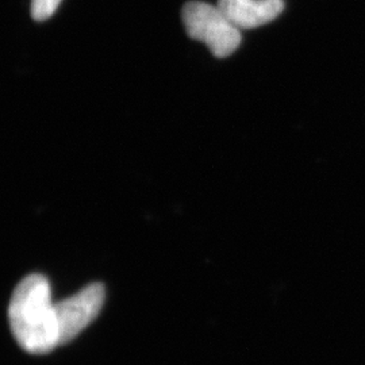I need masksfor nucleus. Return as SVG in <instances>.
I'll return each mask as SVG.
<instances>
[{
  "label": "nucleus",
  "instance_id": "1",
  "mask_svg": "<svg viewBox=\"0 0 365 365\" xmlns=\"http://www.w3.org/2000/svg\"><path fill=\"white\" fill-rule=\"evenodd\" d=\"M9 321L19 346L31 354H45L60 346L56 303L49 280L30 274L14 289Z\"/></svg>",
  "mask_w": 365,
  "mask_h": 365
},
{
  "label": "nucleus",
  "instance_id": "2",
  "mask_svg": "<svg viewBox=\"0 0 365 365\" xmlns=\"http://www.w3.org/2000/svg\"><path fill=\"white\" fill-rule=\"evenodd\" d=\"M182 24L190 38L202 41L217 58H225L238 49L241 33L217 6L190 1L182 7Z\"/></svg>",
  "mask_w": 365,
  "mask_h": 365
},
{
  "label": "nucleus",
  "instance_id": "3",
  "mask_svg": "<svg viewBox=\"0 0 365 365\" xmlns=\"http://www.w3.org/2000/svg\"><path fill=\"white\" fill-rule=\"evenodd\" d=\"M105 297L103 284L93 283L76 295L56 303L60 345L72 341L91 324L101 312Z\"/></svg>",
  "mask_w": 365,
  "mask_h": 365
},
{
  "label": "nucleus",
  "instance_id": "4",
  "mask_svg": "<svg viewBox=\"0 0 365 365\" xmlns=\"http://www.w3.org/2000/svg\"><path fill=\"white\" fill-rule=\"evenodd\" d=\"M218 7L237 29H255L274 21L284 10L283 0H218Z\"/></svg>",
  "mask_w": 365,
  "mask_h": 365
},
{
  "label": "nucleus",
  "instance_id": "5",
  "mask_svg": "<svg viewBox=\"0 0 365 365\" xmlns=\"http://www.w3.org/2000/svg\"><path fill=\"white\" fill-rule=\"evenodd\" d=\"M61 0H31V16L37 22L49 19L57 11Z\"/></svg>",
  "mask_w": 365,
  "mask_h": 365
}]
</instances>
